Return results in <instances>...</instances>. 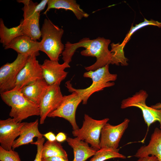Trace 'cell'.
<instances>
[{
  "mask_svg": "<svg viewBox=\"0 0 161 161\" xmlns=\"http://www.w3.org/2000/svg\"><path fill=\"white\" fill-rule=\"evenodd\" d=\"M110 42V40L100 37L93 39L84 38L74 43L67 41L62 54V59L64 62L69 64L76 49L80 47H84L85 49L80 52L81 55L96 58L94 64L85 68L88 71H95L111 64L112 55L108 49Z\"/></svg>",
  "mask_w": 161,
  "mask_h": 161,
  "instance_id": "6da1fadb",
  "label": "cell"
},
{
  "mask_svg": "<svg viewBox=\"0 0 161 161\" xmlns=\"http://www.w3.org/2000/svg\"><path fill=\"white\" fill-rule=\"evenodd\" d=\"M2 100L11 107L9 116L17 122L33 116H39V106L32 102L21 93L20 90H11L0 93Z\"/></svg>",
  "mask_w": 161,
  "mask_h": 161,
  "instance_id": "7a4b0ae2",
  "label": "cell"
},
{
  "mask_svg": "<svg viewBox=\"0 0 161 161\" xmlns=\"http://www.w3.org/2000/svg\"><path fill=\"white\" fill-rule=\"evenodd\" d=\"M83 76L92 79V84L89 87L84 89H76L73 87L70 81H67L65 86L69 92H75L78 94L84 105L87 104L89 98L94 93L114 85V83L111 81H115L117 78L116 74H112L109 72L108 64L95 71L85 72Z\"/></svg>",
  "mask_w": 161,
  "mask_h": 161,
  "instance_id": "3957f363",
  "label": "cell"
},
{
  "mask_svg": "<svg viewBox=\"0 0 161 161\" xmlns=\"http://www.w3.org/2000/svg\"><path fill=\"white\" fill-rule=\"evenodd\" d=\"M41 31L42 39L40 51L44 52L50 60L58 61L65 47L61 41L64 30L45 18Z\"/></svg>",
  "mask_w": 161,
  "mask_h": 161,
  "instance_id": "277c9868",
  "label": "cell"
},
{
  "mask_svg": "<svg viewBox=\"0 0 161 161\" xmlns=\"http://www.w3.org/2000/svg\"><path fill=\"white\" fill-rule=\"evenodd\" d=\"M83 125L80 129L73 130V136L90 144L91 146L98 150L100 149V138L101 130L109 120L108 118L101 120L94 119L85 114Z\"/></svg>",
  "mask_w": 161,
  "mask_h": 161,
  "instance_id": "5b68a950",
  "label": "cell"
},
{
  "mask_svg": "<svg viewBox=\"0 0 161 161\" xmlns=\"http://www.w3.org/2000/svg\"><path fill=\"white\" fill-rule=\"evenodd\" d=\"M148 95L146 91L141 90L131 97L123 100L121 102V109L135 107L139 108L142 111L143 117L147 126V130L152 123L158 122L161 127V109H156L148 106L146 104V100Z\"/></svg>",
  "mask_w": 161,
  "mask_h": 161,
  "instance_id": "8992f818",
  "label": "cell"
},
{
  "mask_svg": "<svg viewBox=\"0 0 161 161\" xmlns=\"http://www.w3.org/2000/svg\"><path fill=\"white\" fill-rule=\"evenodd\" d=\"M17 2L23 3L22 8L24 13L22 28L24 35L35 41L39 40L41 37L39 26L40 13L36 10L38 4L31 0H18Z\"/></svg>",
  "mask_w": 161,
  "mask_h": 161,
  "instance_id": "52a82bcc",
  "label": "cell"
},
{
  "mask_svg": "<svg viewBox=\"0 0 161 161\" xmlns=\"http://www.w3.org/2000/svg\"><path fill=\"white\" fill-rule=\"evenodd\" d=\"M30 55L18 54L16 59L7 63L0 68V93L12 90L17 77Z\"/></svg>",
  "mask_w": 161,
  "mask_h": 161,
  "instance_id": "ba28073f",
  "label": "cell"
},
{
  "mask_svg": "<svg viewBox=\"0 0 161 161\" xmlns=\"http://www.w3.org/2000/svg\"><path fill=\"white\" fill-rule=\"evenodd\" d=\"M82 101L78 94L73 92L71 94L64 96L59 106L47 117L64 118L69 122L73 130L78 129L79 128L76 122L75 114L77 107Z\"/></svg>",
  "mask_w": 161,
  "mask_h": 161,
  "instance_id": "9c48e42d",
  "label": "cell"
},
{
  "mask_svg": "<svg viewBox=\"0 0 161 161\" xmlns=\"http://www.w3.org/2000/svg\"><path fill=\"white\" fill-rule=\"evenodd\" d=\"M130 120L125 119L121 123L112 125L107 123L101 131L100 146V148L116 149L118 148L120 140L128 126Z\"/></svg>",
  "mask_w": 161,
  "mask_h": 161,
  "instance_id": "30bf717a",
  "label": "cell"
},
{
  "mask_svg": "<svg viewBox=\"0 0 161 161\" xmlns=\"http://www.w3.org/2000/svg\"><path fill=\"white\" fill-rule=\"evenodd\" d=\"M36 56L35 54L30 56L25 65L18 74L14 87L12 90H20L25 86L43 78L41 65L37 60Z\"/></svg>",
  "mask_w": 161,
  "mask_h": 161,
  "instance_id": "8fae6325",
  "label": "cell"
},
{
  "mask_svg": "<svg viewBox=\"0 0 161 161\" xmlns=\"http://www.w3.org/2000/svg\"><path fill=\"white\" fill-rule=\"evenodd\" d=\"M58 83H55L49 87L39 106L40 111V123H44L46 117L59 106L63 99V95Z\"/></svg>",
  "mask_w": 161,
  "mask_h": 161,
  "instance_id": "7c38bea8",
  "label": "cell"
},
{
  "mask_svg": "<svg viewBox=\"0 0 161 161\" xmlns=\"http://www.w3.org/2000/svg\"><path fill=\"white\" fill-rule=\"evenodd\" d=\"M24 123L16 122L13 118L0 120V146L6 150L12 149L13 143L19 136Z\"/></svg>",
  "mask_w": 161,
  "mask_h": 161,
  "instance_id": "4fadbf2b",
  "label": "cell"
},
{
  "mask_svg": "<svg viewBox=\"0 0 161 161\" xmlns=\"http://www.w3.org/2000/svg\"><path fill=\"white\" fill-rule=\"evenodd\" d=\"M41 66L43 79L49 86L55 83L60 84L68 73L65 69L70 67L67 63L61 64L58 61L47 59L44 61Z\"/></svg>",
  "mask_w": 161,
  "mask_h": 161,
  "instance_id": "5bb4252c",
  "label": "cell"
},
{
  "mask_svg": "<svg viewBox=\"0 0 161 161\" xmlns=\"http://www.w3.org/2000/svg\"><path fill=\"white\" fill-rule=\"evenodd\" d=\"M41 42L35 41L25 35L18 36L4 47V49H12L18 53L31 55H39Z\"/></svg>",
  "mask_w": 161,
  "mask_h": 161,
  "instance_id": "9a60e30c",
  "label": "cell"
},
{
  "mask_svg": "<svg viewBox=\"0 0 161 161\" xmlns=\"http://www.w3.org/2000/svg\"><path fill=\"white\" fill-rule=\"evenodd\" d=\"M38 125V119L32 122H24L19 137L13 143L12 149L14 150L21 145L31 144L33 142V139L35 137H43V134L39 131Z\"/></svg>",
  "mask_w": 161,
  "mask_h": 161,
  "instance_id": "2e32d148",
  "label": "cell"
},
{
  "mask_svg": "<svg viewBox=\"0 0 161 161\" xmlns=\"http://www.w3.org/2000/svg\"><path fill=\"white\" fill-rule=\"evenodd\" d=\"M49 86L42 78L25 86L20 91L27 98L39 106Z\"/></svg>",
  "mask_w": 161,
  "mask_h": 161,
  "instance_id": "e0dca14e",
  "label": "cell"
},
{
  "mask_svg": "<svg viewBox=\"0 0 161 161\" xmlns=\"http://www.w3.org/2000/svg\"><path fill=\"white\" fill-rule=\"evenodd\" d=\"M148 155L154 156L161 161V131L158 128L154 129L148 144L141 146L134 156L139 158Z\"/></svg>",
  "mask_w": 161,
  "mask_h": 161,
  "instance_id": "ac0fdd59",
  "label": "cell"
},
{
  "mask_svg": "<svg viewBox=\"0 0 161 161\" xmlns=\"http://www.w3.org/2000/svg\"><path fill=\"white\" fill-rule=\"evenodd\" d=\"M66 141L73 150L74 157L72 161H85L93 156L97 151L77 137H67Z\"/></svg>",
  "mask_w": 161,
  "mask_h": 161,
  "instance_id": "d6986e66",
  "label": "cell"
},
{
  "mask_svg": "<svg viewBox=\"0 0 161 161\" xmlns=\"http://www.w3.org/2000/svg\"><path fill=\"white\" fill-rule=\"evenodd\" d=\"M47 8L44 14L52 9H64L72 11L79 20L83 18H87L89 15L80 7V5L75 0H48Z\"/></svg>",
  "mask_w": 161,
  "mask_h": 161,
  "instance_id": "ffe728a7",
  "label": "cell"
},
{
  "mask_svg": "<svg viewBox=\"0 0 161 161\" xmlns=\"http://www.w3.org/2000/svg\"><path fill=\"white\" fill-rule=\"evenodd\" d=\"M22 21L18 26L8 28L4 21L0 19V42L4 47L16 38L24 35L22 28Z\"/></svg>",
  "mask_w": 161,
  "mask_h": 161,
  "instance_id": "44dd1931",
  "label": "cell"
},
{
  "mask_svg": "<svg viewBox=\"0 0 161 161\" xmlns=\"http://www.w3.org/2000/svg\"><path fill=\"white\" fill-rule=\"evenodd\" d=\"M53 157H59L68 160L66 152L60 143L56 140L54 141L47 140L43 145L42 158Z\"/></svg>",
  "mask_w": 161,
  "mask_h": 161,
  "instance_id": "7402d4cb",
  "label": "cell"
},
{
  "mask_svg": "<svg viewBox=\"0 0 161 161\" xmlns=\"http://www.w3.org/2000/svg\"><path fill=\"white\" fill-rule=\"evenodd\" d=\"M126 43L123 42L115 44L112 43L111 44V50L112 56L111 64L119 65L120 64L122 66H127L128 59L125 57L123 48Z\"/></svg>",
  "mask_w": 161,
  "mask_h": 161,
  "instance_id": "603a6c76",
  "label": "cell"
},
{
  "mask_svg": "<svg viewBox=\"0 0 161 161\" xmlns=\"http://www.w3.org/2000/svg\"><path fill=\"white\" fill-rule=\"evenodd\" d=\"M120 149L100 148L97 151L89 161H105L114 158L124 159L126 157L119 152Z\"/></svg>",
  "mask_w": 161,
  "mask_h": 161,
  "instance_id": "cb8c5ba5",
  "label": "cell"
},
{
  "mask_svg": "<svg viewBox=\"0 0 161 161\" xmlns=\"http://www.w3.org/2000/svg\"><path fill=\"white\" fill-rule=\"evenodd\" d=\"M147 25H153L157 26L159 28L161 27V22L152 19L148 20L144 18L143 21L136 24L134 26H132L128 33L126 35V37L123 42L126 43L129 38L134 32L142 27Z\"/></svg>",
  "mask_w": 161,
  "mask_h": 161,
  "instance_id": "d4e9b609",
  "label": "cell"
},
{
  "mask_svg": "<svg viewBox=\"0 0 161 161\" xmlns=\"http://www.w3.org/2000/svg\"><path fill=\"white\" fill-rule=\"evenodd\" d=\"M1 161H21L18 153L12 149L6 150L0 146Z\"/></svg>",
  "mask_w": 161,
  "mask_h": 161,
  "instance_id": "484cf974",
  "label": "cell"
},
{
  "mask_svg": "<svg viewBox=\"0 0 161 161\" xmlns=\"http://www.w3.org/2000/svg\"><path fill=\"white\" fill-rule=\"evenodd\" d=\"M44 141L45 138L43 137L37 138L36 141L31 143L36 145L37 148L36 154L33 161H42V152Z\"/></svg>",
  "mask_w": 161,
  "mask_h": 161,
  "instance_id": "4316f807",
  "label": "cell"
},
{
  "mask_svg": "<svg viewBox=\"0 0 161 161\" xmlns=\"http://www.w3.org/2000/svg\"><path fill=\"white\" fill-rule=\"evenodd\" d=\"M48 1V0H42L38 4L36 7V11L40 13V12L45 8Z\"/></svg>",
  "mask_w": 161,
  "mask_h": 161,
  "instance_id": "83f0119b",
  "label": "cell"
},
{
  "mask_svg": "<svg viewBox=\"0 0 161 161\" xmlns=\"http://www.w3.org/2000/svg\"><path fill=\"white\" fill-rule=\"evenodd\" d=\"M138 158L137 161H159L156 157L153 155L147 156Z\"/></svg>",
  "mask_w": 161,
  "mask_h": 161,
  "instance_id": "f1b7e54d",
  "label": "cell"
},
{
  "mask_svg": "<svg viewBox=\"0 0 161 161\" xmlns=\"http://www.w3.org/2000/svg\"><path fill=\"white\" fill-rule=\"evenodd\" d=\"M42 161H69L59 157H53L45 158H42Z\"/></svg>",
  "mask_w": 161,
  "mask_h": 161,
  "instance_id": "f546056e",
  "label": "cell"
},
{
  "mask_svg": "<svg viewBox=\"0 0 161 161\" xmlns=\"http://www.w3.org/2000/svg\"><path fill=\"white\" fill-rule=\"evenodd\" d=\"M43 136L50 141H54L56 140V136L52 132L50 131L43 134Z\"/></svg>",
  "mask_w": 161,
  "mask_h": 161,
  "instance_id": "4dcf8cb0",
  "label": "cell"
},
{
  "mask_svg": "<svg viewBox=\"0 0 161 161\" xmlns=\"http://www.w3.org/2000/svg\"><path fill=\"white\" fill-rule=\"evenodd\" d=\"M67 138L65 134L62 132L58 133L56 136V140L59 143L66 140Z\"/></svg>",
  "mask_w": 161,
  "mask_h": 161,
  "instance_id": "1f68e13d",
  "label": "cell"
},
{
  "mask_svg": "<svg viewBox=\"0 0 161 161\" xmlns=\"http://www.w3.org/2000/svg\"><path fill=\"white\" fill-rule=\"evenodd\" d=\"M151 107L153 108L156 109H161V103H158L156 104L152 105L151 106Z\"/></svg>",
  "mask_w": 161,
  "mask_h": 161,
  "instance_id": "d6a6232c",
  "label": "cell"
},
{
  "mask_svg": "<svg viewBox=\"0 0 161 161\" xmlns=\"http://www.w3.org/2000/svg\"><path fill=\"white\" fill-rule=\"evenodd\" d=\"M160 130H161V128H160Z\"/></svg>",
  "mask_w": 161,
  "mask_h": 161,
  "instance_id": "836d02e7",
  "label": "cell"
},
{
  "mask_svg": "<svg viewBox=\"0 0 161 161\" xmlns=\"http://www.w3.org/2000/svg\"></svg>",
  "mask_w": 161,
  "mask_h": 161,
  "instance_id": "e575fe53",
  "label": "cell"
}]
</instances>
